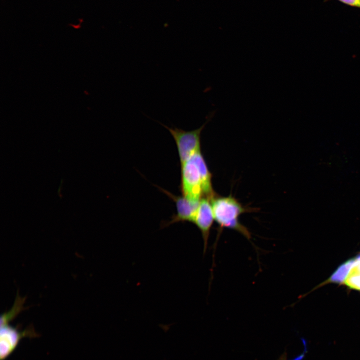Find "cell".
<instances>
[{
    "label": "cell",
    "instance_id": "1",
    "mask_svg": "<svg viewBox=\"0 0 360 360\" xmlns=\"http://www.w3.org/2000/svg\"><path fill=\"white\" fill-rule=\"evenodd\" d=\"M181 166L180 188L182 196L188 200L200 201L203 198L210 200L214 198L212 174L200 151Z\"/></svg>",
    "mask_w": 360,
    "mask_h": 360
},
{
    "label": "cell",
    "instance_id": "2",
    "mask_svg": "<svg viewBox=\"0 0 360 360\" xmlns=\"http://www.w3.org/2000/svg\"><path fill=\"white\" fill-rule=\"evenodd\" d=\"M214 220L221 228L234 230L250 240V232L238 220L246 209L234 198L214 196L210 200Z\"/></svg>",
    "mask_w": 360,
    "mask_h": 360
},
{
    "label": "cell",
    "instance_id": "3",
    "mask_svg": "<svg viewBox=\"0 0 360 360\" xmlns=\"http://www.w3.org/2000/svg\"><path fill=\"white\" fill-rule=\"evenodd\" d=\"M215 112H210L206 117V122L200 128L184 130L176 126L169 127L159 123L167 129L175 141L180 164L188 160L195 153L200 151V134L206 125L212 119Z\"/></svg>",
    "mask_w": 360,
    "mask_h": 360
},
{
    "label": "cell",
    "instance_id": "4",
    "mask_svg": "<svg viewBox=\"0 0 360 360\" xmlns=\"http://www.w3.org/2000/svg\"><path fill=\"white\" fill-rule=\"evenodd\" d=\"M328 282L360 291V254L340 266L324 284Z\"/></svg>",
    "mask_w": 360,
    "mask_h": 360
},
{
    "label": "cell",
    "instance_id": "5",
    "mask_svg": "<svg viewBox=\"0 0 360 360\" xmlns=\"http://www.w3.org/2000/svg\"><path fill=\"white\" fill-rule=\"evenodd\" d=\"M9 324H1L0 331V358L4 360L10 356L16 348L20 340L24 338H30L38 336L33 328H26L19 330L12 326Z\"/></svg>",
    "mask_w": 360,
    "mask_h": 360
},
{
    "label": "cell",
    "instance_id": "6",
    "mask_svg": "<svg viewBox=\"0 0 360 360\" xmlns=\"http://www.w3.org/2000/svg\"><path fill=\"white\" fill-rule=\"evenodd\" d=\"M158 188L174 202L176 208V214L173 215L168 222L163 224V227L178 222H194L200 200H191L184 196H176L165 190Z\"/></svg>",
    "mask_w": 360,
    "mask_h": 360
},
{
    "label": "cell",
    "instance_id": "7",
    "mask_svg": "<svg viewBox=\"0 0 360 360\" xmlns=\"http://www.w3.org/2000/svg\"><path fill=\"white\" fill-rule=\"evenodd\" d=\"M214 220L212 206L210 199H201L193 223L200 230L204 241V252L207 248L210 228Z\"/></svg>",
    "mask_w": 360,
    "mask_h": 360
},
{
    "label": "cell",
    "instance_id": "8",
    "mask_svg": "<svg viewBox=\"0 0 360 360\" xmlns=\"http://www.w3.org/2000/svg\"><path fill=\"white\" fill-rule=\"evenodd\" d=\"M24 302V300H20V298L18 299L17 298L13 308L8 312H5L1 316L0 325L8 324L16 318V316L22 309V302Z\"/></svg>",
    "mask_w": 360,
    "mask_h": 360
},
{
    "label": "cell",
    "instance_id": "9",
    "mask_svg": "<svg viewBox=\"0 0 360 360\" xmlns=\"http://www.w3.org/2000/svg\"><path fill=\"white\" fill-rule=\"evenodd\" d=\"M338 0L344 3V4H348V5H349L350 6L360 8V0Z\"/></svg>",
    "mask_w": 360,
    "mask_h": 360
},
{
    "label": "cell",
    "instance_id": "10",
    "mask_svg": "<svg viewBox=\"0 0 360 360\" xmlns=\"http://www.w3.org/2000/svg\"><path fill=\"white\" fill-rule=\"evenodd\" d=\"M278 360H286V352L283 353L280 356L278 359Z\"/></svg>",
    "mask_w": 360,
    "mask_h": 360
}]
</instances>
